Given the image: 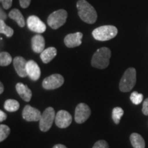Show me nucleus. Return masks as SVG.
<instances>
[{
  "mask_svg": "<svg viewBox=\"0 0 148 148\" xmlns=\"http://www.w3.org/2000/svg\"><path fill=\"white\" fill-rule=\"evenodd\" d=\"M31 0H19V3L21 8H26L30 4Z\"/></svg>",
  "mask_w": 148,
  "mask_h": 148,
  "instance_id": "obj_29",
  "label": "nucleus"
},
{
  "mask_svg": "<svg viewBox=\"0 0 148 148\" xmlns=\"http://www.w3.org/2000/svg\"><path fill=\"white\" fill-rule=\"evenodd\" d=\"M64 77L60 74H52L43 79L42 86L46 90L56 89L64 84Z\"/></svg>",
  "mask_w": 148,
  "mask_h": 148,
  "instance_id": "obj_7",
  "label": "nucleus"
},
{
  "mask_svg": "<svg viewBox=\"0 0 148 148\" xmlns=\"http://www.w3.org/2000/svg\"><path fill=\"white\" fill-rule=\"evenodd\" d=\"M26 71L27 76L32 81H36L40 78V69L39 66L32 60H28L26 64Z\"/></svg>",
  "mask_w": 148,
  "mask_h": 148,
  "instance_id": "obj_13",
  "label": "nucleus"
},
{
  "mask_svg": "<svg viewBox=\"0 0 148 148\" xmlns=\"http://www.w3.org/2000/svg\"><path fill=\"white\" fill-rule=\"evenodd\" d=\"M7 119V115L2 110H0V121L2 122Z\"/></svg>",
  "mask_w": 148,
  "mask_h": 148,
  "instance_id": "obj_30",
  "label": "nucleus"
},
{
  "mask_svg": "<svg viewBox=\"0 0 148 148\" xmlns=\"http://www.w3.org/2000/svg\"><path fill=\"white\" fill-rule=\"evenodd\" d=\"M118 33V29L114 25H103L92 31V35L95 40L106 41L114 38Z\"/></svg>",
  "mask_w": 148,
  "mask_h": 148,
  "instance_id": "obj_3",
  "label": "nucleus"
},
{
  "mask_svg": "<svg viewBox=\"0 0 148 148\" xmlns=\"http://www.w3.org/2000/svg\"><path fill=\"white\" fill-rule=\"evenodd\" d=\"M132 102L135 105H138L142 102L143 99V95L139 93L137 91H134L131 93L130 97Z\"/></svg>",
  "mask_w": 148,
  "mask_h": 148,
  "instance_id": "obj_24",
  "label": "nucleus"
},
{
  "mask_svg": "<svg viewBox=\"0 0 148 148\" xmlns=\"http://www.w3.org/2000/svg\"><path fill=\"white\" fill-rule=\"evenodd\" d=\"M15 88L17 93L24 101H27V102L30 101L32 95V90L29 89L26 84H24L21 82H18L16 84Z\"/></svg>",
  "mask_w": 148,
  "mask_h": 148,
  "instance_id": "obj_16",
  "label": "nucleus"
},
{
  "mask_svg": "<svg viewBox=\"0 0 148 148\" xmlns=\"http://www.w3.org/2000/svg\"><path fill=\"white\" fill-rule=\"evenodd\" d=\"M142 112L145 115H148V98L143 101V108H142Z\"/></svg>",
  "mask_w": 148,
  "mask_h": 148,
  "instance_id": "obj_28",
  "label": "nucleus"
},
{
  "mask_svg": "<svg viewBox=\"0 0 148 148\" xmlns=\"http://www.w3.org/2000/svg\"><path fill=\"white\" fill-rule=\"evenodd\" d=\"M67 14V12L64 9L56 10L48 16L47 24L51 28L58 29L65 23Z\"/></svg>",
  "mask_w": 148,
  "mask_h": 148,
  "instance_id": "obj_5",
  "label": "nucleus"
},
{
  "mask_svg": "<svg viewBox=\"0 0 148 148\" xmlns=\"http://www.w3.org/2000/svg\"><path fill=\"white\" fill-rule=\"evenodd\" d=\"M7 16H8V15L5 14V12H3V11L1 9V11H0V18H1V20L5 21L7 18Z\"/></svg>",
  "mask_w": 148,
  "mask_h": 148,
  "instance_id": "obj_31",
  "label": "nucleus"
},
{
  "mask_svg": "<svg viewBox=\"0 0 148 148\" xmlns=\"http://www.w3.org/2000/svg\"><path fill=\"white\" fill-rule=\"evenodd\" d=\"M0 32L5 34L7 37H11L14 34V30L5 23L4 21L0 20Z\"/></svg>",
  "mask_w": 148,
  "mask_h": 148,
  "instance_id": "obj_23",
  "label": "nucleus"
},
{
  "mask_svg": "<svg viewBox=\"0 0 148 148\" xmlns=\"http://www.w3.org/2000/svg\"><path fill=\"white\" fill-rule=\"evenodd\" d=\"M57 54V50L55 47H50L47 49H45L43 51L40 53V59L42 61V62L45 64L49 63L50 61L53 60L55 58V56Z\"/></svg>",
  "mask_w": 148,
  "mask_h": 148,
  "instance_id": "obj_17",
  "label": "nucleus"
},
{
  "mask_svg": "<svg viewBox=\"0 0 148 148\" xmlns=\"http://www.w3.org/2000/svg\"><path fill=\"white\" fill-rule=\"evenodd\" d=\"M56 113L52 107H48L44 110L39 120V128L42 132H47L55 121Z\"/></svg>",
  "mask_w": 148,
  "mask_h": 148,
  "instance_id": "obj_6",
  "label": "nucleus"
},
{
  "mask_svg": "<svg viewBox=\"0 0 148 148\" xmlns=\"http://www.w3.org/2000/svg\"><path fill=\"white\" fill-rule=\"evenodd\" d=\"M131 144L134 148H145V142L141 135L138 133H132L130 136Z\"/></svg>",
  "mask_w": 148,
  "mask_h": 148,
  "instance_id": "obj_19",
  "label": "nucleus"
},
{
  "mask_svg": "<svg viewBox=\"0 0 148 148\" xmlns=\"http://www.w3.org/2000/svg\"><path fill=\"white\" fill-rule=\"evenodd\" d=\"M31 45H32V50L35 53H40L45 49V38L42 35H35L31 40Z\"/></svg>",
  "mask_w": 148,
  "mask_h": 148,
  "instance_id": "obj_15",
  "label": "nucleus"
},
{
  "mask_svg": "<svg viewBox=\"0 0 148 148\" xmlns=\"http://www.w3.org/2000/svg\"><path fill=\"white\" fill-rule=\"evenodd\" d=\"M123 114H124V111L121 107H115L113 108L112 112V118L114 123L119 124Z\"/></svg>",
  "mask_w": 148,
  "mask_h": 148,
  "instance_id": "obj_21",
  "label": "nucleus"
},
{
  "mask_svg": "<svg viewBox=\"0 0 148 148\" xmlns=\"http://www.w3.org/2000/svg\"><path fill=\"white\" fill-rule=\"evenodd\" d=\"M82 37L83 34L79 32L69 34L64 37V42L66 47L69 48L78 47L82 44Z\"/></svg>",
  "mask_w": 148,
  "mask_h": 148,
  "instance_id": "obj_12",
  "label": "nucleus"
},
{
  "mask_svg": "<svg viewBox=\"0 0 148 148\" xmlns=\"http://www.w3.org/2000/svg\"><path fill=\"white\" fill-rule=\"evenodd\" d=\"M41 116L40 110L34 107L26 105L23 110V118L27 121H38Z\"/></svg>",
  "mask_w": 148,
  "mask_h": 148,
  "instance_id": "obj_11",
  "label": "nucleus"
},
{
  "mask_svg": "<svg viewBox=\"0 0 148 148\" xmlns=\"http://www.w3.org/2000/svg\"><path fill=\"white\" fill-rule=\"evenodd\" d=\"M20 105L19 103L15 99H7L4 102V108L8 112H16L18 110Z\"/></svg>",
  "mask_w": 148,
  "mask_h": 148,
  "instance_id": "obj_20",
  "label": "nucleus"
},
{
  "mask_svg": "<svg viewBox=\"0 0 148 148\" xmlns=\"http://www.w3.org/2000/svg\"><path fill=\"white\" fill-rule=\"evenodd\" d=\"M27 25L29 29L32 32L41 34L46 30V25L35 15L29 16L27 19Z\"/></svg>",
  "mask_w": 148,
  "mask_h": 148,
  "instance_id": "obj_9",
  "label": "nucleus"
},
{
  "mask_svg": "<svg viewBox=\"0 0 148 148\" xmlns=\"http://www.w3.org/2000/svg\"><path fill=\"white\" fill-rule=\"evenodd\" d=\"M53 148H67L65 145H62V144H57L53 146Z\"/></svg>",
  "mask_w": 148,
  "mask_h": 148,
  "instance_id": "obj_32",
  "label": "nucleus"
},
{
  "mask_svg": "<svg viewBox=\"0 0 148 148\" xmlns=\"http://www.w3.org/2000/svg\"><path fill=\"white\" fill-rule=\"evenodd\" d=\"M92 148H109V145L106 140H99L94 144Z\"/></svg>",
  "mask_w": 148,
  "mask_h": 148,
  "instance_id": "obj_26",
  "label": "nucleus"
},
{
  "mask_svg": "<svg viewBox=\"0 0 148 148\" xmlns=\"http://www.w3.org/2000/svg\"><path fill=\"white\" fill-rule=\"evenodd\" d=\"M91 114L89 106L84 103L77 104L75 110V121L77 123H82L87 120Z\"/></svg>",
  "mask_w": 148,
  "mask_h": 148,
  "instance_id": "obj_8",
  "label": "nucleus"
},
{
  "mask_svg": "<svg viewBox=\"0 0 148 148\" xmlns=\"http://www.w3.org/2000/svg\"><path fill=\"white\" fill-rule=\"evenodd\" d=\"M27 62L21 56H16L13 59V65L14 69L18 74V75L21 77H25L27 76L26 71Z\"/></svg>",
  "mask_w": 148,
  "mask_h": 148,
  "instance_id": "obj_14",
  "label": "nucleus"
},
{
  "mask_svg": "<svg viewBox=\"0 0 148 148\" xmlns=\"http://www.w3.org/2000/svg\"><path fill=\"white\" fill-rule=\"evenodd\" d=\"M111 51L108 47H101L95 51L91 59V65L97 69H106L110 63Z\"/></svg>",
  "mask_w": 148,
  "mask_h": 148,
  "instance_id": "obj_2",
  "label": "nucleus"
},
{
  "mask_svg": "<svg viewBox=\"0 0 148 148\" xmlns=\"http://www.w3.org/2000/svg\"><path fill=\"white\" fill-rule=\"evenodd\" d=\"M72 122V116L67 111L59 110L56 114V125L60 128H66L71 125Z\"/></svg>",
  "mask_w": 148,
  "mask_h": 148,
  "instance_id": "obj_10",
  "label": "nucleus"
},
{
  "mask_svg": "<svg viewBox=\"0 0 148 148\" xmlns=\"http://www.w3.org/2000/svg\"><path fill=\"white\" fill-rule=\"evenodd\" d=\"M0 1H1L3 8L5 10H8L12 6V0H0Z\"/></svg>",
  "mask_w": 148,
  "mask_h": 148,
  "instance_id": "obj_27",
  "label": "nucleus"
},
{
  "mask_svg": "<svg viewBox=\"0 0 148 148\" xmlns=\"http://www.w3.org/2000/svg\"><path fill=\"white\" fill-rule=\"evenodd\" d=\"M10 133V129L6 125L1 124L0 125V141L2 142L8 136Z\"/></svg>",
  "mask_w": 148,
  "mask_h": 148,
  "instance_id": "obj_25",
  "label": "nucleus"
},
{
  "mask_svg": "<svg viewBox=\"0 0 148 148\" xmlns=\"http://www.w3.org/2000/svg\"><path fill=\"white\" fill-rule=\"evenodd\" d=\"M8 17L10 18L11 19L15 21L19 27H23L25 26V19H24L23 14H21V12H20L18 9H12V10L9 12Z\"/></svg>",
  "mask_w": 148,
  "mask_h": 148,
  "instance_id": "obj_18",
  "label": "nucleus"
},
{
  "mask_svg": "<svg viewBox=\"0 0 148 148\" xmlns=\"http://www.w3.org/2000/svg\"><path fill=\"white\" fill-rule=\"evenodd\" d=\"M3 90H4V86H3L2 82H1L0 83V94L3 93Z\"/></svg>",
  "mask_w": 148,
  "mask_h": 148,
  "instance_id": "obj_33",
  "label": "nucleus"
},
{
  "mask_svg": "<svg viewBox=\"0 0 148 148\" xmlns=\"http://www.w3.org/2000/svg\"><path fill=\"white\" fill-rule=\"evenodd\" d=\"M76 6L78 15L83 21L89 24L95 23L97 18V12L88 1L86 0H79L77 1Z\"/></svg>",
  "mask_w": 148,
  "mask_h": 148,
  "instance_id": "obj_1",
  "label": "nucleus"
},
{
  "mask_svg": "<svg viewBox=\"0 0 148 148\" xmlns=\"http://www.w3.org/2000/svg\"><path fill=\"white\" fill-rule=\"evenodd\" d=\"M13 61L10 54L6 51H2L0 53V65L1 66H8Z\"/></svg>",
  "mask_w": 148,
  "mask_h": 148,
  "instance_id": "obj_22",
  "label": "nucleus"
},
{
  "mask_svg": "<svg viewBox=\"0 0 148 148\" xmlns=\"http://www.w3.org/2000/svg\"><path fill=\"white\" fill-rule=\"evenodd\" d=\"M136 82V71L133 67H130L124 72L119 82V90L121 92H129L134 88Z\"/></svg>",
  "mask_w": 148,
  "mask_h": 148,
  "instance_id": "obj_4",
  "label": "nucleus"
}]
</instances>
